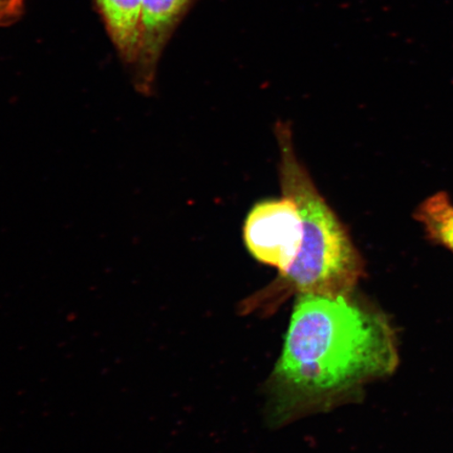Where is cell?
Wrapping results in <instances>:
<instances>
[{
  "mask_svg": "<svg viewBox=\"0 0 453 453\" xmlns=\"http://www.w3.org/2000/svg\"><path fill=\"white\" fill-rule=\"evenodd\" d=\"M196 0H143L138 58L130 71L138 92H154L158 62Z\"/></svg>",
  "mask_w": 453,
  "mask_h": 453,
  "instance_id": "obj_4",
  "label": "cell"
},
{
  "mask_svg": "<svg viewBox=\"0 0 453 453\" xmlns=\"http://www.w3.org/2000/svg\"><path fill=\"white\" fill-rule=\"evenodd\" d=\"M415 219L430 242L453 253V203L446 192H438L418 206Z\"/></svg>",
  "mask_w": 453,
  "mask_h": 453,
  "instance_id": "obj_6",
  "label": "cell"
},
{
  "mask_svg": "<svg viewBox=\"0 0 453 453\" xmlns=\"http://www.w3.org/2000/svg\"><path fill=\"white\" fill-rule=\"evenodd\" d=\"M282 195L297 203L303 240L296 262L269 286L242 303L243 314L268 315L292 296H352L365 275V262L347 226L328 205L300 162L290 126H276Z\"/></svg>",
  "mask_w": 453,
  "mask_h": 453,
  "instance_id": "obj_2",
  "label": "cell"
},
{
  "mask_svg": "<svg viewBox=\"0 0 453 453\" xmlns=\"http://www.w3.org/2000/svg\"><path fill=\"white\" fill-rule=\"evenodd\" d=\"M398 364L385 316L352 296H298L271 376L277 421L326 410Z\"/></svg>",
  "mask_w": 453,
  "mask_h": 453,
  "instance_id": "obj_1",
  "label": "cell"
},
{
  "mask_svg": "<svg viewBox=\"0 0 453 453\" xmlns=\"http://www.w3.org/2000/svg\"><path fill=\"white\" fill-rule=\"evenodd\" d=\"M303 220L296 201L282 195L255 203L243 224V241L254 259L283 273L296 262Z\"/></svg>",
  "mask_w": 453,
  "mask_h": 453,
  "instance_id": "obj_3",
  "label": "cell"
},
{
  "mask_svg": "<svg viewBox=\"0 0 453 453\" xmlns=\"http://www.w3.org/2000/svg\"><path fill=\"white\" fill-rule=\"evenodd\" d=\"M26 0H0V27L15 24L25 12Z\"/></svg>",
  "mask_w": 453,
  "mask_h": 453,
  "instance_id": "obj_7",
  "label": "cell"
},
{
  "mask_svg": "<svg viewBox=\"0 0 453 453\" xmlns=\"http://www.w3.org/2000/svg\"><path fill=\"white\" fill-rule=\"evenodd\" d=\"M113 47L129 71L138 58L142 2L143 0H94Z\"/></svg>",
  "mask_w": 453,
  "mask_h": 453,
  "instance_id": "obj_5",
  "label": "cell"
}]
</instances>
